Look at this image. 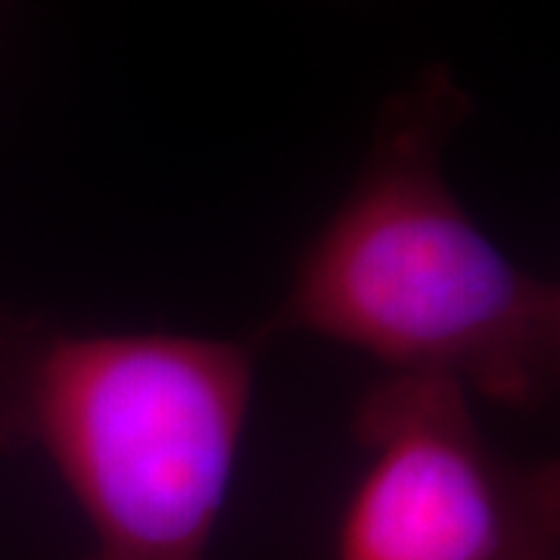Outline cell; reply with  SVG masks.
I'll return each instance as SVG.
<instances>
[{"mask_svg": "<svg viewBox=\"0 0 560 560\" xmlns=\"http://www.w3.org/2000/svg\"><path fill=\"white\" fill-rule=\"evenodd\" d=\"M474 113L445 62L374 116L346 197L302 249L253 340L318 337L396 377H436L470 399L539 411L560 383V287L492 241L452 187L445 153Z\"/></svg>", "mask_w": 560, "mask_h": 560, "instance_id": "obj_1", "label": "cell"}, {"mask_svg": "<svg viewBox=\"0 0 560 560\" xmlns=\"http://www.w3.org/2000/svg\"><path fill=\"white\" fill-rule=\"evenodd\" d=\"M256 340L13 324L0 442L47 460L88 526L75 560H209L253 408Z\"/></svg>", "mask_w": 560, "mask_h": 560, "instance_id": "obj_2", "label": "cell"}, {"mask_svg": "<svg viewBox=\"0 0 560 560\" xmlns=\"http://www.w3.org/2000/svg\"><path fill=\"white\" fill-rule=\"evenodd\" d=\"M364 474L337 560H560V467L501 452L436 377L374 383L355 408Z\"/></svg>", "mask_w": 560, "mask_h": 560, "instance_id": "obj_3", "label": "cell"}]
</instances>
